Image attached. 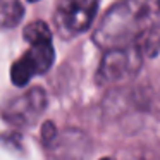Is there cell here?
I'll return each instance as SVG.
<instances>
[{
	"label": "cell",
	"mask_w": 160,
	"mask_h": 160,
	"mask_svg": "<svg viewBox=\"0 0 160 160\" xmlns=\"http://www.w3.org/2000/svg\"><path fill=\"white\" fill-rule=\"evenodd\" d=\"M53 136H55V128H53L52 122H47V124H43V129H42V138H43V141H45V143H50Z\"/></svg>",
	"instance_id": "cell-9"
},
{
	"label": "cell",
	"mask_w": 160,
	"mask_h": 160,
	"mask_svg": "<svg viewBox=\"0 0 160 160\" xmlns=\"http://www.w3.org/2000/svg\"><path fill=\"white\" fill-rule=\"evenodd\" d=\"M24 7L19 0L0 2V28H14L21 22Z\"/></svg>",
	"instance_id": "cell-7"
},
{
	"label": "cell",
	"mask_w": 160,
	"mask_h": 160,
	"mask_svg": "<svg viewBox=\"0 0 160 160\" xmlns=\"http://www.w3.org/2000/svg\"><path fill=\"white\" fill-rule=\"evenodd\" d=\"M55 52L52 42L50 43H36L29 45V48L22 53L11 67V79L16 86H26L33 76L45 74L52 67Z\"/></svg>",
	"instance_id": "cell-5"
},
{
	"label": "cell",
	"mask_w": 160,
	"mask_h": 160,
	"mask_svg": "<svg viewBox=\"0 0 160 160\" xmlns=\"http://www.w3.org/2000/svg\"><path fill=\"white\" fill-rule=\"evenodd\" d=\"M102 160H112V158H107V157H105V158H102Z\"/></svg>",
	"instance_id": "cell-11"
},
{
	"label": "cell",
	"mask_w": 160,
	"mask_h": 160,
	"mask_svg": "<svg viewBox=\"0 0 160 160\" xmlns=\"http://www.w3.org/2000/svg\"><path fill=\"white\" fill-rule=\"evenodd\" d=\"M47 108V95L42 88H31L26 93L12 98L4 108L2 117L16 128H28L35 124Z\"/></svg>",
	"instance_id": "cell-4"
},
{
	"label": "cell",
	"mask_w": 160,
	"mask_h": 160,
	"mask_svg": "<svg viewBox=\"0 0 160 160\" xmlns=\"http://www.w3.org/2000/svg\"><path fill=\"white\" fill-rule=\"evenodd\" d=\"M157 5H158V11H160V0H157Z\"/></svg>",
	"instance_id": "cell-10"
},
{
	"label": "cell",
	"mask_w": 160,
	"mask_h": 160,
	"mask_svg": "<svg viewBox=\"0 0 160 160\" xmlns=\"http://www.w3.org/2000/svg\"><path fill=\"white\" fill-rule=\"evenodd\" d=\"M100 0H60L53 21L62 38L74 36L90 29L98 12Z\"/></svg>",
	"instance_id": "cell-2"
},
{
	"label": "cell",
	"mask_w": 160,
	"mask_h": 160,
	"mask_svg": "<svg viewBox=\"0 0 160 160\" xmlns=\"http://www.w3.org/2000/svg\"><path fill=\"white\" fill-rule=\"evenodd\" d=\"M24 40L29 45H36V43H50L52 42V29L48 24L43 21H33L24 28Z\"/></svg>",
	"instance_id": "cell-8"
},
{
	"label": "cell",
	"mask_w": 160,
	"mask_h": 160,
	"mask_svg": "<svg viewBox=\"0 0 160 160\" xmlns=\"http://www.w3.org/2000/svg\"><path fill=\"white\" fill-rule=\"evenodd\" d=\"M150 16V0H121L105 12L93 33V42L103 50L131 45L146 28Z\"/></svg>",
	"instance_id": "cell-1"
},
{
	"label": "cell",
	"mask_w": 160,
	"mask_h": 160,
	"mask_svg": "<svg viewBox=\"0 0 160 160\" xmlns=\"http://www.w3.org/2000/svg\"><path fill=\"white\" fill-rule=\"evenodd\" d=\"M141 53L134 43L105 52L97 72L98 84H112L134 76L141 66Z\"/></svg>",
	"instance_id": "cell-3"
},
{
	"label": "cell",
	"mask_w": 160,
	"mask_h": 160,
	"mask_svg": "<svg viewBox=\"0 0 160 160\" xmlns=\"http://www.w3.org/2000/svg\"><path fill=\"white\" fill-rule=\"evenodd\" d=\"M29 2H38V0H29Z\"/></svg>",
	"instance_id": "cell-12"
},
{
	"label": "cell",
	"mask_w": 160,
	"mask_h": 160,
	"mask_svg": "<svg viewBox=\"0 0 160 160\" xmlns=\"http://www.w3.org/2000/svg\"><path fill=\"white\" fill-rule=\"evenodd\" d=\"M134 47L141 55L155 57L160 52V28L158 26H146L141 33L134 38Z\"/></svg>",
	"instance_id": "cell-6"
}]
</instances>
